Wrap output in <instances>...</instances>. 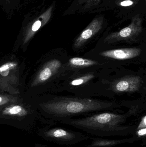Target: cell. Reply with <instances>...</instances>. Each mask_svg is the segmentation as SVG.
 I'll use <instances>...</instances> for the list:
<instances>
[{"label": "cell", "mask_w": 146, "mask_h": 147, "mask_svg": "<svg viewBox=\"0 0 146 147\" xmlns=\"http://www.w3.org/2000/svg\"><path fill=\"white\" fill-rule=\"evenodd\" d=\"M142 83L139 76H129L117 81L112 89L117 92H134L139 90Z\"/></svg>", "instance_id": "8992f818"}, {"label": "cell", "mask_w": 146, "mask_h": 147, "mask_svg": "<svg viewBox=\"0 0 146 147\" xmlns=\"http://www.w3.org/2000/svg\"><path fill=\"white\" fill-rule=\"evenodd\" d=\"M141 53V51L139 48L133 47L108 50L102 52L99 55L115 60H124L139 57Z\"/></svg>", "instance_id": "52a82bcc"}, {"label": "cell", "mask_w": 146, "mask_h": 147, "mask_svg": "<svg viewBox=\"0 0 146 147\" xmlns=\"http://www.w3.org/2000/svg\"><path fill=\"white\" fill-rule=\"evenodd\" d=\"M10 69L8 63L3 65L0 67V74L3 77H6L8 75Z\"/></svg>", "instance_id": "8fae6325"}, {"label": "cell", "mask_w": 146, "mask_h": 147, "mask_svg": "<svg viewBox=\"0 0 146 147\" xmlns=\"http://www.w3.org/2000/svg\"><path fill=\"white\" fill-rule=\"evenodd\" d=\"M69 65L75 68L91 67L98 64L97 61L80 57L72 58L69 61Z\"/></svg>", "instance_id": "9c48e42d"}, {"label": "cell", "mask_w": 146, "mask_h": 147, "mask_svg": "<svg viewBox=\"0 0 146 147\" xmlns=\"http://www.w3.org/2000/svg\"><path fill=\"white\" fill-rule=\"evenodd\" d=\"M119 106L115 103L97 99L66 97L51 105L49 108L53 119L61 122L81 115L113 111Z\"/></svg>", "instance_id": "7a4b0ae2"}, {"label": "cell", "mask_w": 146, "mask_h": 147, "mask_svg": "<svg viewBox=\"0 0 146 147\" xmlns=\"http://www.w3.org/2000/svg\"><path fill=\"white\" fill-rule=\"evenodd\" d=\"M91 141L84 147H113L127 143H133L140 139L135 134L130 137L122 139H106L100 137L91 138Z\"/></svg>", "instance_id": "ba28073f"}, {"label": "cell", "mask_w": 146, "mask_h": 147, "mask_svg": "<svg viewBox=\"0 0 146 147\" xmlns=\"http://www.w3.org/2000/svg\"><path fill=\"white\" fill-rule=\"evenodd\" d=\"M38 135L44 140L63 146H74L91 139L79 131L61 127H46L40 129Z\"/></svg>", "instance_id": "3957f363"}, {"label": "cell", "mask_w": 146, "mask_h": 147, "mask_svg": "<svg viewBox=\"0 0 146 147\" xmlns=\"http://www.w3.org/2000/svg\"><path fill=\"white\" fill-rule=\"evenodd\" d=\"M93 77L94 76L92 74H86L82 77H78L77 78L72 80L70 83V84L73 86H79L85 84L91 80Z\"/></svg>", "instance_id": "30bf717a"}, {"label": "cell", "mask_w": 146, "mask_h": 147, "mask_svg": "<svg viewBox=\"0 0 146 147\" xmlns=\"http://www.w3.org/2000/svg\"><path fill=\"white\" fill-rule=\"evenodd\" d=\"M146 128V116L144 115L141 117V120L139 122V125L136 127V130Z\"/></svg>", "instance_id": "7c38bea8"}, {"label": "cell", "mask_w": 146, "mask_h": 147, "mask_svg": "<svg viewBox=\"0 0 146 147\" xmlns=\"http://www.w3.org/2000/svg\"><path fill=\"white\" fill-rule=\"evenodd\" d=\"M98 1V0H87V1L89 2L90 3H92L93 2L96 1Z\"/></svg>", "instance_id": "2e32d148"}, {"label": "cell", "mask_w": 146, "mask_h": 147, "mask_svg": "<svg viewBox=\"0 0 146 147\" xmlns=\"http://www.w3.org/2000/svg\"><path fill=\"white\" fill-rule=\"evenodd\" d=\"M135 135L140 140L143 137H145L146 134V128L141 129L135 131Z\"/></svg>", "instance_id": "4fadbf2b"}, {"label": "cell", "mask_w": 146, "mask_h": 147, "mask_svg": "<svg viewBox=\"0 0 146 147\" xmlns=\"http://www.w3.org/2000/svg\"><path fill=\"white\" fill-rule=\"evenodd\" d=\"M2 98L1 97H0V102H1Z\"/></svg>", "instance_id": "e0dca14e"}, {"label": "cell", "mask_w": 146, "mask_h": 147, "mask_svg": "<svg viewBox=\"0 0 146 147\" xmlns=\"http://www.w3.org/2000/svg\"><path fill=\"white\" fill-rule=\"evenodd\" d=\"M142 31L141 19L135 16L129 26L119 32L108 35L105 41L108 43H112L121 40H128L138 36Z\"/></svg>", "instance_id": "277c9868"}, {"label": "cell", "mask_w": 146, "mask_h": 147, "mask_svg": "<svg viewBox=\"0 0 146 147\" xmlns=\"http://www.w3.org/2000/svg\"><path fill=\"white\" fill-rule=\"evenodd\" d=\"M41 26V22L40 21H37L33 25L32 30L33 32L37 31Z\"/></svg>", "instance_id": "5bb4252c"}, {"label": "cell", "mask_w": 146, "mask_h": 147, "mask_svg": "<svg viewBox=\"0 0 146 147\" xmlns=\"http://www.w3.org/2000/svg\"><path fill=\"white\" fill-rule=\"evenodd\" d=\"M103 21V20L101 17L94 19L75 40L73 45L74 49L77 50L81 48L89 40L98 32L102 28Z\"/></svg>", "instance_id": "5b68a950"}, {"label": "cell", "mask_w": 146, "mask_h": 147, "mask_svg": "<svg viewBox=\"0 0 146 147\" xmlns=\"http://www.w3.org/2000/svg\"><path fill=\"white\" fill-rule=\"evenodd\" d=\"M133 3V2L132 1H130V0H127V1H124L122 2L120 4L121 6H123V7H127V6H131Z\"/></svg>", "instance_id": "9a60e30c"}, {"label": "cell", "mask_w": 146, "mask_h": 147, "mask_svg": "<svg viewBox=\"0 0 146 147\" xmlns=\"http://www.w3.org/2000/svg\"><path fill=\"white\" fill-rule=\"evenodd\" d=\"M132 115L131 111L124 114L101 112L81 118L67 119L60 123L97 137L129 136L135 134L137 127L127 124L128 118Z\"/></svg>", "instance_id": "6da1fadb"}]
</instances>
